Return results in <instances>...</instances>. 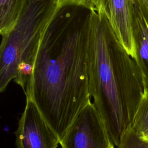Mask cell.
<instances>
[{"label":"cell","mask_w":148,"mask_h":148,"mask_svg":"<svg viewBox=\"0 0 148 148\" xmlns=\"http://www.w3.org/2000/svg\"><path fill=\"white\" fill-rule=\"evenodd\" d=\"M26 0H0V33L4 35L14 27Z\"/></svg>","instance_id":"ba28073f"},{"label":"cell","mask_w":148,"mask_h":148,"mask_svg":"<svg viewBox=\"0 0 148 148\" xmlns=\"http://www.w3.org/2000/svg\"><path fill=\"white\" fill-rule=\"evenodd\" d=\"M142 3L148 9V0H140Z\"/></svg>","instance_id":"4fadbf2b"},{"label":"cell","mask_w":148,"mask_h":148,"mask_svg":"<svg viewBox=\"0 0 148 148\" xmlns=\"http://www.w3.org/2000/svg\"><path fill=\"white\" fill-rule=\"evenodd\" d=\"M140 136L144 140L148 141V128L146 131H145L142 134L140 135Z\"/></svg>","instance_id":"7c38bea8"},{"label":"cell","mask_w":148,"mask_h":148,"mask_svg":"<svg viewBox=\"0 0 148 148\" xmlns=\"http://www.w3.org/2000/svg\"><path fill=\"white\" fill-rule=\"evenodd\" d=\"M132 0H102L106 13L113 31L128 54L136 59L132 25Z\"/></svg>","instance_id":"8992f818"},{"label":"cell","mask_w":148,"mask_h":148,"mask_svg":"<svg viewBox=\"0 0 148 148\" xmlns=\"http://www.w3.org/2000/svg\"><path fill=\"white\" fill-rule=\"evenodd\" d=\"M60 144L62 148H114V146L91 101L75 118Z\"/></svg>","instance_id":"277c9868"},{"label":"cell","mask_w":148,"mask_h":148,"mask_svg":"<svg viewBox=\"0 0 148 148\" xmlns=\"http://www.w3.org/2000/svg\"><path fill=\"white\" fill-rule=\"evenodd\" d=\"M117 148H148V141L143 139L130 124L123 131Z\"/></svg>","instance_id":"30bf717a"},{"label":"cell","mask_w":148,"mask_h":148,"mask_svg":"<svg viewBox=\"0 0 148 148\" xmlns=\"http://www.w3.org/2000/svg\"><path fill=\"white\" fill-rule=\"evenodd\" d=\"M132 25L136 51L135 60L148 90V9L140 0H132Z\"/></svg>","instance_id":"52a82bcc"},{"label":"cell","mask_w":148,"mask_h":148,"mask_svg":"<svg viewBox=\"0 0 148 148\" xmlns=\"http://www.w3.org/2000/svg\"><path fill=\"white\" fill-rule=\"evenodd\" d=\"M131 125L139 136L148 128V90L146 88L140 98Z\"/></svg>","instance_id":"9c48e42d"},{"label":"cell","mask_w":148,"mask_h":148,"mask_svg":"<svg viewBox=\"0 0 148 148\" xmlns=\"http://www.w3.org/2000/svg\"><path fill=\"white\" fill-rule=\"evenodd\" d=\"M88 72L92 102L117 146L145 87L136 62L119 42L103 10L92 9Z\"/></svg>","instance_id":"7a4b0ae2"},{"label":"cell","mask_w":148,"mask_h":148,"mask_svg":"<svg viewBox=\"0 0 148 148\" xmlns=\"http://www.w3.org/2000/svg\"><path fill=\"white\" fill-rule=\"evenodd\" d=\"M60 3H72L84 5L92 9L102 10V0H57Z\"/></svg>","instance_id":"8fae6325"},{"label":"cell","mask_w":148,"mask_h":148,"mask_svg":"<svg viewBox=\"0 0 148 148\" xmlns=\"http://www.w3.org/2000/svg\"><path fill=\"white\" fill-rule=\"evenodd\" d=\"M92 9L61 3L43 34L24 93L61 140L91 102L88 48Z\"/></svg>","instance_id":"6da1fadb"},{"label":"cell","mask_w":148,"mask_h":148,"mask_svg":"<svg viewBox=\"0 0 148 148\" xmlns=\"http://www.w3.org/2000/svg\"><path fill=\"white\" fill-rule=\"evenodd\" d=\"M17 148H56L60 139L30 99L15 132Z\"/></svg>","instance_id":"5b68a950"},{"label":"cell","mask_w":148,"mask_h":148,"mask_svg":"<svg viewBox=\"0 0 148 148\" xmlns=\"http://www.w3.org/2000/svg\"><path fill=\"white\" fill-rule=\"evenodd\" d=\"M60 5L57 0H26L14 27L2 36L1 92L12 80L25 91L41 39Z\"/></svg>","instance_id":"3957f363"}]
</instances>
